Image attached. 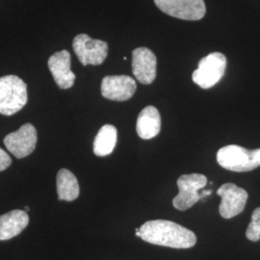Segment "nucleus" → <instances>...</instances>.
Instances as JSON below:
<instances>
[{"label": "nucleus", "mask_w": 260, "mask_h": 260, "mask_svg": "<svg viewBox=\"0 0 260 260\" xmlns=\"http://www.w3.org/2000/svg\"><path fill=\"white\" fill-rule=\"evenodd\" d=\"M140 237L150 244L173 249H189L197 243V236L192 231L166 220L144 223L140 228Z\"/></svg>", "instance_id": "nucleus-1"}, {"label": "nucleus", "mask_w": 260, "mask_h": 260, "mask_svg": "<svg viewBox=\"0 0 260 260\" xmlns=\"http://www.w3.org/2000/svg\"><path fill=\"white\" fill-rule=\"evenodd\" d=\"M27 86L16 75L0 77V114L12 116L27 103Z\"/></svg>", "instance_id": "nucleus-2"}, {"label": "nucleus", "mask_w": 260, "mask_h": 260, "mask_svg": "<svg viewBox=\"0 0 260 260\" xmlns=\"http://www.w3.org/2000/svg\"><path fill=\"white\" fill-rule=\"evenodd\" d=\"M226 58L221 52H213L204 57L193 73L192 79L203 89L212 88L218 83L225 72Z\"/></svg>", "instance_id": "nucleus-3"}, {"label": "nucleus", "mask_w": 260, "mask_h": 260, "mask_svg": "<svg viewBox=\"0 0 260 260\" xmlns=\"http://www.w3.org/2000/svg\"><path fill=\"white\" fill-rule=\"evenodd\" d=\"M217 161L221 167L233 172H250L259 167L255 160L254 149L249 150L237 145H229L219 149Z\"/></svg>", "instance_id": "nucleus-4"}, {"label": "nucleus", "mask_w": 260, "mask_h": 260, "mask_svg": "<svg viewBox=\"0 0 260 260\" xmlns=\"http://www.w3.org/2000/svg\"><path fill=\"white\" fill-rule=\"evenodd\" d=\"M207 178L202 174L183 175L178 177V194L173 200L174 206L181 211L192 207L202 200L199 191L205 188Z\"/></svg>", "instance_id": "nucleus-5"}, {"label": "nucleus", "mask_w": 260, "mask_h": 260, "mask_svg": "<svg viewBox=\"0 0 260 260\" xmlns=\"http://www.w3.org/2000/svg\"><path fill=\"white\" fill-rule=\"evenodd\" d=\"M73 47L83 66L102 65L108 55V44L92 39L87 34L77 35L74 40Z\"/></svg>", "instance_id": "nucleus-6"}, {"label": "nucleus", "mask_w": 260, "mask_h": 260, "mask_svg": "<svg viewBox=\"0 0 260 260\" xmlns=\"http://www.w3.org/2000/svg\"><path fill=\"white\" fill-rule=\"evenodd\" d=\"M159 9L171 17L184 20H199L205 17L204 0H154Z\"/></svg>", "instance_id": "nucleus-7"}, {"label": "nucleus", "mask_w": 260, "mask_h": 260, "mask_svg": "<svg viewBox=\"0 0 260 260\" xmlns=\"http://www.w3.org/2000/svg\"><path fill=\"white\" fill-rule=\"evenodd\" d=\"M37 140L35 126L31 123H25L19 130L7 135L4 139V145L15 157L24 158L34 151Z\"/></svg>", "instance_id": "nucleus-8"}, {"label": "nucleus", "mask_w": 260, "mask_h": 260, "mask_svg": "<svg viewBox=\"0 0 260 260\" xmlns=\"http://www.w3.org/2000/svg\"><path fill=\"white\" fill-rule=\"evenodd\" d=\"M217 194L222 198L219 212L224 219H232L242 213L249 198L245 189L233 183L223 184L218 189Z\"/></svg>", "instance_id": "nucleus-9"}, {"label": "nucleus", "mask_w": 260, "mask_h": 260, "mask_svg": "<svg viewBox=\"0 0 260 260\" xmlns=\"http://www.w3.org/2000/svg\"><path fill=\"white\" fill-rule=\"evenodd\" d=\"M137 88L135 80L128 75H108L102 81V94L105 99L125 102L133 96Z\"/></svg>", "instance_id": "nucleus-10"}, {"label": "nucleus", "mask_w": 260, "mask_h": 260, "mask_svg": "<svg viewBox=\"0 0 260 260\" xmlns=\"http://www.w3.org/2000/svg\"><path fill=\"white\" fill-rule=\"evenodd\" d=\"M132 73L140 83L151 84L156 77L157 60L147 47H138L132 52Z\"/></svg>", "instance_id": "nucleus-11"}, {"label": "nucleus", "mask_w": 260, "mask_h": 260, "mask_svg": "<svg viewBox=\"0 0 260 260\" xmlns=\"http://www.w3.org/2000/svg\"><path fill=\"white\" fill-rule=\"evenodd\" d=\"M48 69L60 89H70L74 86L75 75L71 70V54L62 50L50 56L47 62Z\"/></svg>", "instance_id": "nucleus-12"}, {"label": "nucleus", "mask_w": 260, "mask_h": 260, "mask_svg": "<svg viewBox=\"0 0 260 260\" xmlns=\"http://www.w3.org/2000/svg\"><path fill=\"white\" fill-rule=\"evenodd\" d=\"M29 223L27 212L13 210L0 216V241L10 240L21 233Z\"/></svg>", "instance_id": "nucleus-13"}, {"label": "nucleus", "mask_w": 260, "mask_h": 260, "mask_svg": "<svg viewBox=\"0 0 260 260\" xmlns=\"http://www.w3.org/2000/svg\"><path fill=\"white\" fill-rule=\"evenodd\" d=\"M161 129L160 113L154 106H147L140 112L136 130L140 138L149 140L156 137Z\"/></svg>", "instance_id": "nucleus-14"}, {"label": "nucleus", "mask_w": 260, "mask_h": 260, "mask_svg": "<svg viewBox=\"0 0 260 260\" xmlns=\"http://www.w3.org/2000/svg\"><path fill=\"white\" fill-rule=\"evenodd\" d=\"M57 193L60 201L73 202L79 196V185L75 175L67 170L61 169L57 174Z\"/></svg>", "instance_id": "nucleus-15"}, {"label": "nucleus", "mask_w": 260, "mask_h": 260, "mask_svg": "<svg viewBox=\"0 0 260 260\" xmlns=\"http://www.w3.org/2000/svg\"><path fill=\"white\" fill-rule=\"evenodd\" d=\"M118 138L117 128L112 124H105L100 129L93 141V152L98 156L111 154Z\"/></svg>", "instance_id": "nucleus-16"}, {"label": "nucleus", "mask_w": 260, "mask_h": 260, "mask_svg": "<svg viewBox=\"0 0 260 260\" xmlns=\"http://www.w3.org/2000/svg\"><path fill=\"white\" fill-rule=\"evenodd\" d=\"M246 236L252 242L260 240V207L252 212L251 223L248 225Z\"/></svg>", "instance_id": "nucleus-17"}, {"label": "nucleus", "mask_w": 260, "mask_h": 260, "mask_svg": "<svg viewBox=\"0 0 260 260\" xmlns=\"http://www.w3.org/2000/svg\"><path fill=\"white\" fill-rule=\"evenodd\" d=\"M12 163V159L5 150L0 148V172L6 170Z\"/></svg>", "instance_id": "nucleus-18"}, {"label": "nucleus", "mask_w": 260, "mask_h": 260, "mask_svg": "<svg viewBox=\"0 0 260 260\" xmlns=\"http://www.w3.org/2000/svg\"><path fill=\"white\" fill-rule=\"evenodd\" d=\"M254 154H255V160L256 163L260 166V149H254Z\"/></svg>", "instance_id": "nucleus-19"}, {"label": "nucleus", "mask_w": 260, "mask_h": 260, "mask_svg": "<svg viewBox=\"0 0 260 260\" xmlns=\"http://www.w3.org/2000/svg\"><path fill=\"white\" fill-rule=\"evenodd\" d=\"M211 193H212L211 190H205V191H203L200 195H201L202 199H205V197H208V196L211 195Z\"/></svg>", "instance_id": "nucleus-20"}, {"label": "nucleus", "mask_w": 260, "mask_h": 260, "mask_svg": "<svg viewBox=\"0 0 260 260\" xmlns=\"http://www.w3.org/2000/svg\"><path fill=\"white\" fill-rule=\"evenodd\" d=\"M24 209H25V212H28V211L30 210V208H29L28 206H25V208H24Z\"/></svg>", "instance_id": "nucleus-21"}]
</instances>
